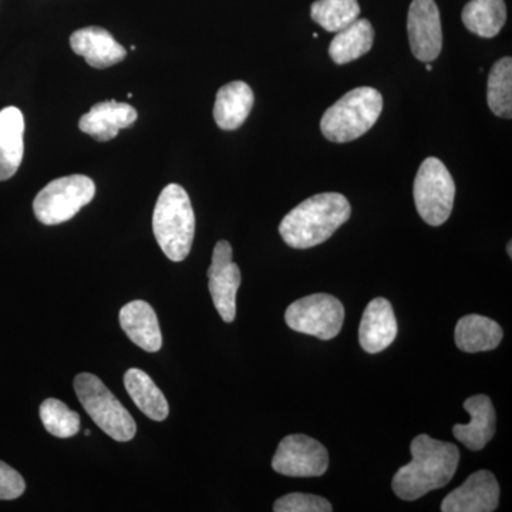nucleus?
<instances>
[{
  "instance_id": "obj_2",
  "label": "nucleus",
  "mask_w": 512,
  "mask_h": 512,
  "mask_svg": "<svg viewBox=\"0 0 512 512\" xmlns=\"http://www.w3.org/2000/svg\"><path fill=\"white\" fill-rule=\"evenodd\" d=\"M352 208L338 192H323L303 201L282 220L279 234L291 248L308 249L328 241L345 222Z\"/></svg>"
},
{
  "instance_id": "obj_16",
  "label": "nucleus",
  "mask_w": 512,
  "mask_h": 512,
  "mask_svg": "<svg viewBox=\"0 0 512 512\" xmlns=\"http://www.w3.org/2000/svg\"><path fill=\"white\" fill-rule=\"evenodd\" d=\"M464 410L470 414L468 424H456L453 427L454 437L464 444L468 450H483L495 434V410L490 397L485 394L468 397L464 402Z\"/></svg>"
},
{
  "instance_id": "obj_12",
  "label": "nucleus",
  "mask_w": 512,
  "mask_h": 512,
  "mask_svg": "<svg viewBox=\"0 0 512 512\" xmlns=\"http://www.w3.org/2000/svg\"><path fill=\"white\" fill-rule=\"evenodd\" d=\"M500 503V485L493 473L480 470L451 491L441 503L443 512H493Z\"/></svg>"
},
{
  "instance_id": "obj_18",
  "label": "nucleus",
  "mask_w": 512,
  "mask_h": 512,
  "mask_svg": "<svg viewBox=\"0 0 512 512\" xmlns=\"http://www.w3.org/2000/svg\"><path fill=\"white\" fill-rule=\"evenodd\" d=\"M25 119L18 107L0 111V181L18 173L25 153Z\"/></svg>"
},
{
  "instance_id": "obj_20",
  "label": "nucleus",
  "mask_w": 512,
  "mask_h": 512,
  "mask_svg": "<svg viewBox=\"0 0 512 512\" xmlns=\"http://www.w3.org/2000/svg\"><path fill=\"white\" fill-rule=\"evenodd\" d=\"M504 332L495 320L481 315H467L456 326L457 348L467 353L488 352L498 348Z\"/></svg>"
},
{
  "instance_id": "obj_15",
  "label": "nucleus",
  "mask_w": 512,
  "mask_h": 512,
  "mask_svg": "<svg viewBox=\"0 0 512 512\" xmlns=\"http://www.w3.org/2000/svg\"><path fill=\"white\" fill-rule=\"evenodd\" d=\"M137 117L136 109L130 104L119 103L116 100L101 101L82 116L79 127L83 133L104 143L117 137L121 128L133 126Z\"/></svg>"
},
{
  "instance_id": "obj_30",
  "label": "nucleus",
  "mask_w": 512,
  "mask_h": 512,
  "mask_svg": "<svg viewBox=\"0 0 512 512\" xmlns=\"http://www.w3.org/2000/svg\"><path fill=\"white\" fill-rule=\"evenodd\" d=\"M427 70H433V66H431V64H427Z\"/></svg>"
},
{
  "instance_id": "obj_6",
  "label": "nucleus",
  "mask_w": 512,
  "mask_h": 512,
  "mask_svg": "<svg viewBox=\"0 0 512 512\" xmlns=\"http://www.w3.org/2000/svg\"><path fill=\"white\" fill-rule=\"evenodd\" d=\"M414 204L426 224L440 227L450 218L456 198V184L439 158L421 163L413 185Z\"/></svg>"
},
{
  "instance_id": "obj_27",
  "label": "nucleus",
  "mask_w": 512,
  "mask_h": 512,
  "mask_svg": "<svg viewBox=\"0 0 512 512\" xmlns=\"http://www.w3.org/2000/svg\"><path fill=\"white\" fill-rule=\"evenodd\" d=\"M275 512H330L332 504L319 495L291 493L276 500Z\"/></svg>"
},
{
  "instance_id": "obj_23",
  "label": "nucleus",
  "mask_w": 512,
  "mask_h": 512,
  "mask_svg": "<svg viewBox=\"0 0 512 512\" xmlns=\"http://www.w3.org/2000/svg\"><path fill=\"white\" fill-rule=\"evenodd\" d=\"M464 26L474 35L491 39L501 32L507 22L504 0H470L463 9Z\"/></svg>"
},
{
  "instance_id": "obj_7",
  "label": "nucleus",
  "mask_w": 512,
  "mask_h": 512,
  "mask_svg": "<svg viewBox=\"0 0 512 512\" xmlns=\"http://www.w3.org/2000/svg\"><path fill=\"white\" fill-rule=\"evenodd\" d=\"M94 195L96 185L92 178L82 174L67 175L47 184L36 195L33 211L42 224H63L90 204Z\"/></svg>"
},
{
  "instance_id": "obj_4",
  "label": "nucleus",
  "mask_w": 512,
  "mask_h": 512,
  "mask_svg": "<svg viewBox=\"0 0 512 512\" xmlns=\"http://www.w3.org/2000/svg\"><path fill=\"white\" fill-rule=\"evenodd\" d=\"M383 111V97L373 87H357L323 114L320 130L332 143H350L365 136Z\"/></svg>"
},
{
  "instance_id": "obj_19",
  "label": "nucleus",
  "mask_w": 512,
  "mask_h": 512,
  "mask_svg": "<svg viewBox=\"0 0 512 512\" xmlns=\"http://www.w3.org/2000/svg\"><path fill=\"white\" fill-rule=\"evenodd\" d=\"M255 97L251 87L244 82H231L222 86L217 93L214 119L222 130H237L247 121Z\"/></svg>"
},
{
  "instance_id": "obj_5",
  "label": "nucleus",
  "mask_w": 512,
  "mask_h": 512,
  "mask_svg": "<svg viewBox=\"0 0 512 512\" xmlns=\"http://www.w3.org/2000/svg\"><path fill=\"white\" fill-rule=\"evenodd\" d=\"M74 390L83 409L107 436L117 441L134 439L136 421L99 377L92 373H80L74 379Z\"/></svg>"
},
{
  "instance_id": "obj_11",
  "label": "nucleus",
  "mask_w": 512,
  "mask_h": 512,
  "mask_svg": "<svg viewBox=\"0 0 512 512\" xmlns=\"http://www.w3.org/2000/svg\"><path fill=\"white\" fill-rule=\"evenodd\" d=\"M407 32L417 60L431 63L440 56L443 32L439 8L434 0H413L407 16Z\"/></svg>"
},
{
  "instance_id": "obj_28",
  "label": "nucleus",
  "mask_w": 512,
  "mask_h": 512,
  "mask_svg": "<svg viewBox=\"0 0 512 512\" xmlns=\"http://www.w3.org/2000/svg\"><path fill=\"white\" fill-rule=\"evenodd\" d=\"M25 490V480L18 471L0 461V500H16Z\"/></svg>"
},
{
  "instance_id": "obj_9",
  "label": "nucleus",
  "mask_w": 512,
  "mask_h": 512,
  "mask_svg": "<svg viewBox=\"0 0 512 512\" xmlns=\"http://www.w3.org/2000/svg\"><path fill=\"white\" fill-rule=\"evenodd\" d=\"M329 454L318 440L291 434L279 443L272 468L288 477H320L328 471Z\"/></svg>"
},
{
  "instance_id": "obj_13",
  "label": "nucleus",
  "mask_w": 512,
  "mask_h": 512,
  "mask_svg": "<svg viewBox=\"0 0 512 512\" xmlns=\"http://www.w3.org/2000/svg\"><path fill=\"white\" fill-rule=\"evenodd\" d=\"M397 336V320L387 299L376 298L366 306L359 328L360 346L370 355L389 348Z\"/></svg>"
},
{
  "instance_id": "obj_29",
  "label": "nucleus",
  "mask_w": 512,
  "mask_h": 512,
  "mask_svg": "<svg viewBox=\"0 0 512 512\" xmlns=\"http://www.w3.org/2000/svg\"><path fill=\"white\" fill-rule=\"evenodd\" d=\"M511 245H512L511 242H508L507 251H508V256H510V258L512 256Z\"/></svg>"
},
{
  "instance_id": "obj_3",
  "label": "nucleus",
  "mask_w": 512,
  "mask_h": 512,
  "mask_svg": "<svg viewBox=\"0 0 512 512\" xmlns=\"http://www.w3.org/2000/svg\"><path fill=\"white\" fill-rule=\"evenodd\" d=\"M154 235L161 251L171 261L190 255L195 235V214L190 197L181 185L170 184L161 191L153 215Z\"/></svg>"
},
{
  "instance_id": "obj_8",
  "label": "nucleus",
  "mask_w": 512,
  "mask_h": 512,
  "mask_svg": "<svg viewBox=\"0 0 512 512\" xmlns=\"http://www.w3.org/2000/svg\"><path fill=\"white\" fill-rule=\"evenodd\" d=\"M286 325L295 332L330 340L339 335L345 322L342 302L328 293H315L293 302L285 313Z\"/></svg>"
},
{
  "instance_id": "obj_14",
  "label": "nucleus",
  "mask_w": 512,
  "mask_h": 512,
  "mask_svg": "<svg viewBox=\"0 0 512 512\" xmlns=\"http://www.w3.org/2000/svg\"><path fill=\"white\" fill-rule=\"evenodd\" d=\"M70 46L76 55L83 56L94 69H107L127 56V50L110 32L99 26L76 30L70 36Z\"/></svg>"
},
{
  "instance_id": "obj_10",
  "label": "nucleus",
  "mask_w": 512,
  "mask_h": 512,
  "mask_svg": "<svg viewBox=\"0 0 512 512\" xmlns=\"http://www.w3.org/2000/svg\"><path fill=\"white\" fill-rule=\"evenodd\" d=\"M241 281L239 266L232 261L231 244L228 241L218 242L208 269V288L215 309L224 322L232 323L237 316V292Z\"/></svg>"
},
{
  "instance_id": "obj_1",
  "label": "nucleus",
  "mask_w": 512,
  "mask_h": 512,
  "mask_svg": "<svg viewBox=\"0 0 512 512\" xmlns=\"http://www.w3.org/2000/svg\"><path fill=\"white\" fill-rule=\"evenodd\" d=\"M413 460L393 477L392 488L400 500L416 501L450 483L460 463L456 444L420 434L412 441Z\"/></svg>"
},
{
  "instance_id": "obj_26",
  "label": "nucleus",
  "mask_w": 512,
  "mask_h": 512,
  "mask_svg": "<svg viewBox=\"0 0 512 512\" xmlns=\"http://www.w3.org/2000/svg\"><path fill=\"white\" fill-rule=\"evenodd\" d=\"M40 420L47 433L59 439H70L80 431L79 413L57 399H46L40 404Z\"/></svg>"
},
{
  "instance_id": "obj_17",
  "label": "nucleus",
  "mask_w": 512,
  "mask_h": 512,
  "mask_svg": "<svg viewBox=\"0 0 512 512\" xmlns=\"http://www.w3.org/2000/svg\"><path fill=\"white\" fill-rule=\"evenodd\" d=\"M121 329L138 348L156 353L163 346L160 323L150 303L133 301L120 311Z\"/></svg>"
},
{
  "instance_id": "obj_21",
  "label": "nucleus",
  "mask_w": 512,
  "mask_h": 512,
  "mask_svg": "<svg viewBox=\"0 0 512 512\" xmlns=\"http://www.w3.org/2000/svg\"><path fill=\"white\" fill-rule=\"evenodd\" d=\"M124 386L128 396L147 417L154 421L167 419L170 413L167 399L146 372L140 369L127 370Z\"/></svg>"
},
{
  "instance_id": "obj_24",
  "label": "nucleus",
  "mask_w": 512,
  "mask_h": 512,
  "mask_svg": "<svg viewBox=\"0 0 512 512\" xmlns=\"http://www.w3.org/2000/svg\"><path fill=\"white\" fill-rule=\"evenodd\" d=\"M488 107L495 116L511 119L512 116V59L503 57L494 63L488 76Z\"/></svg>"
},
{
  "instance_id": "obj_22",
  "label": "nucleus",
  "mask_w": 512,
  "mask_h": 512,
  "mask_svg": "<svg viewBox=\"0 0 512 512\" xmlns=\"http://www.w3.org/2000/svg\"><path fill=\"white\" fill-rule=\"evenodd\" d=\"M375 42V29L367 19H357L340 30L329 46V55L336 64H348L370 52Z\"/></svg>"
},
{
  "instance_id": "obj_25",
  "label": "nucleus",
  "mask_w": 512,
  "mask_h": 512,
  "mask_svg": "<svg viewBox=\"0 0 512 512\" xmlns=\"http://www.w3.org/2000/svg\"><path fill=\"white\" fill-rule=\"evenodd\" d=\"M357 0H316L311 8L312 19L328 32L338 33L359 19Z\"/></svg>"
}]
</instances>
